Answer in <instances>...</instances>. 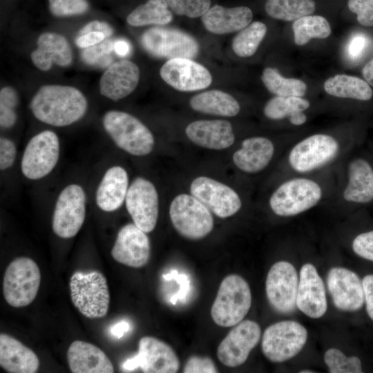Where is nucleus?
<instances>
[{
	"label": "nucleus",
	"instance_id": "f257e3e1",
	"mask_svg": "<svg viewBox=\"0 0 373 373\" xmlns=\"http://www.w3.org/2000/svg\"><path fill=\"white\" fill-rule=\"evenodd\" d=\"M30 108L39 121L57 127L70 125L86 114L88 102L79 89L63 85H44L32 98Z\"/></svg>",
	"mask_w": 373,
	"mask_h": 373
},
{
	"label": "nucleus",
	"instance_id": "f03ea898",
	"mask_svg": "<svg viewBox=\"0 0 373 373\" xmlns=\"http://www.w3.org/2000/svg\"><path fill=\"white\" fill-rule=\"evenodd\" d=\"M102 125L115 145L128 154L145 156L153 150V135L147 126L130 113L108 111L102 117Z\"/></svg>",
	"mask_w": 373,
	"mask_h": 373
},
{
	"label": "nucleus",
	"instance_id": "7ed1b4c3",
	"mask_svg": "<svg viewBox=\"0 0 373 373\" xmlns=\"http://www.w3.org/2000/svg\"><path fill=\"white\" fill-rule=\"evenodd\" d=\"M251 305V294L247 282L239 275H228L219 286L211 316L218 326H235L243 320Z\"/></svg>",
	"mask_w": 373,
	"mask_h": 373
},
{
	"label": "nucleus",
	"instance_id": "20e7f679",
	"mask_svg": "<svg viewBox=\"0 0 373 373\" xmlns=\"http://www.w3.org/2000/svg\"><path fill=\"white\" fill-rule=\"evenodd\" d=\"M70 293L74 306L89 318L104 317L108 311L110 294L104 275L95 270L75 271L70 279Z\"/></svg>",
	"mask_w": 373,
	"mask_h": 373
},
{
	"label": "nucleus",
	"instance_id": "39448f33",
	"mask_svg": "<svg viewBox=\"0 0 373 373\" xmlns=\"http://www.w3.org/2000/svg\"><path fill=\"white\" fill-rule=\"evenodd\" d=\"M41 283L40 269L28 257H19L8 265L3 281V294L13 307L30 305L36 298Z\"/></svg>",
	"mask_w": 373,
	"mask_h": 373
},
{
	"label": "nucleus",
	"instance_id": "423d86ee",
	"mask_svg": "<svg viewBox=\"0 0 373 373\" xmlns=\"http://www.w3.org/2000/svg\"><path fill=\"white\" fill-rule=\"evenodd\" d=\"M169 216L175 229L187 239H202L213 228L211 211L192 195L175 196L169 207Z\"/></svg>",
	"mask_w": 373,
	"mask_h": 373
},
{
	"label": "nucleus",
	"instance_id": "0eeeda50",
	"mask_svg": "<svg viewBox=\"0 0 373 373\" xmlns=\"http://www.w3.org/2000/svg\"><path fill=\"white\" fill-rule=\"evenodd\" d=\"M322 189L315 181L294 178L283 182L272 193L269 206L279 216H293L314 207L321 199Z\"/></svg>",
	"mask_w": 373,
	"mask_h": 373
},
{
	"label": "nucleus",
	"instance_id": "6e6552de",
	"mask_svg": "<svg viewBox=\"0 0 373 373\" xmlns=\"http://www.w3.org/2000/svg\"><path fill=\"white\" fill-rule=\"evenodd\" d=\"M86 195L78 184H70L59 193L52 218V229L59 238L68 239L77 235L86 218Z\"/></svg>",
	"mask_w": 373,
	"mask_h": 373
},
{
	"label": "nucleus",
	"instance_id": "1a4fd4ad",
	"mask_svg": "<svg viewBox=\"0 0 373 373\" xmlns=\"http://www.w3.org/2000/svg\"><path fill=\"white\" fill-rule=\"evenodd\" d=\"M307 331L299 323L284 321L269 326L264 332L262 351L267 359L274 363L289 360L304 347Z\"/></svg>",
	"mask_w": 373,
	"mask_h": 373
},
{
	"label": "nucleus",
	"instance_id": "9d476101",
	"mask_svg": "<svg viewBox=\"0 0 373 373\" xmlns=\"http://www.w3.org/2000/svg\"><path fill=\"white\" fill-rule=\"evenodd\" d=\"M59 153V140L55 133L46 130L36 134L23 151L21 162L22 174L31 180L46 177L56 166Z\"/></svg>",
	"mask_w": 373,
	"mask_h": 373
},
{
	"label": "nucleus",
	"instance_id": "9b49d317",
	"mask_svg": "<svg viewBox=\"0 0 373 373\" xmlns=\"http://www.w3.org/2000/svg\"><path fill=\"white\" fill-rule=\"evenodd\" d=\"M144 49L156 57L193 58L199 51L198 41L191 35L180 30L153 27L141 36Z\"/></svg>",
	"mask_w": 373,
	"mask_h": 373
},
{
	"label": "nucleus",
	"instance_id": "f8f14e48",
	"mask_svg": "<svg viewBox=\"0 0 373 373\" xmlns=\"http://www.w3.org/2000/svg\"><path fill=\"white\" fill-rule=\"evenodd\" d=\"M125 204L133 223L146 233L154 230L158 218L159 198L154 184L137 177L129 186Z\"/></svg>",
	"mask_w": 373,
	"mask_h": 373
},
{
	"label": "nucleus",
	"instance_id": "ddd939ff",
	"mask_svg": "<svg viewBox=\"0 0 373 373\" xmlns=\"http://www.w3.org/2000/svg\"><path fill=\"white\" fill-rule=\"evenodd\" d=\"M298 287L296 269L289 262L278 261L268 271L265 290L270 305L278 312L289 314L296 306Z\"/></svg>",
	"mask_w": 373,
	"mask_h": 373
},
{
	"label": "nucleus",
	"instance_id": "4468645a",
	"mask_svg": "<svg viewBox=\"0 0 373 373\" xmlns=\"http://www.w3.org/2000/svg\"><path fill=\"white\" fill-rule=\"evenodd\" d=\"M191 194L204 204L216 216L226 218L240 209L238 194L230 186L207 176L195 178L190 186Z\"/></svg>",
	"mask_w": 373,
	"mask_h": 373
},
{
	"label": "nucleus",
	"instance_id": "2eb2a0df",
	"mask_svg": "<svg viewBox=\"0 0 373 373\" xmlns=\"http://www.w3.org/2000/svg\"><path fill=\"white\" fill-rule=\"evenodd\" d=\"M260 334V327L255 321H240L219 344L218 358L227 367H235L242 365L258 343Z\"/></svg>",
	"mask_w": 373,
	"mask_h": 373
},
{
	"label": "nucleus",
	"instance_id": "dca6fc26",
	"mask_svg": "<svg viewBox=\"0 0 373 373\" xmlns=\"http://www.w3.org/2000/svg\"><path fill=\"white\" fill-rule=\"evenodd\" d=\"M338 144L332 136L316 134L296 144L289 155L290 166L296 171L306 173L331 161L338 153Z\"/></svg>",
	"mask_w": 373,
	"mask_h": 373
},
{
	"label": "nucleus",
	"instance_id": "f3484780",
	"mask_svg": "<svg viewBox=\"0 0 373 373\" xmlns=\"http://www.w3.org/2000/svg\"><path fill=\"white\" fill-rule=\"evenodd\" d=\"M160 75L167 84L182 92L202 90L212 82L209 70L189 58L169 59L162 66Z\"/></svg>",
	"mask_w": 373,
	"mask_h": 373
},
{
	"label": "nucleus",
	"instance_id": "a211bd4d",
	"mask_svg": "<svg viewBox=\"0 0 373 373\" xmlns=\"http://www.w3.org/2000/svg\"><path fill=\"white\" fill-rule=\"evenodd\" d=\"M146 233L134 223L124 225L119 230L112 247L113 258L131 267L145 266L151 255V244Z\"/></svg>",
	"mask_w": 373,
	"mask_h": 373
},
{
	"label": "nucleus",
	"instance_id": "6ab92c4d",
	"mask_svg": "<svg viewBox=\"0 0 373 373\" xmlns=\"http://www.w3.org/2000/svg\"><path fill=\"white\" fill-rule=\"evenodd\" d=\"M327 284L333 303L342 311L360 309L365 301L363 282L354 271L341 267L332 268Z\"/></svg>",
	"mask_w": 373,
	"mask_h": 373
},
{
	"label": "nucleus",
	"instance_id": "aec40b11",
	"mask_svg": "<svg viewBox=\"0 0 373 373\" xmlns=\"http://www.w3.org/2000/svg\"><path fill=\"white\" fill-rule=\"evenodd\" d=\"M137 368L145 373H175L180 367V361L173 348L153 336L140 338L138 352L133 356Z\"/></svg>",
	"mask_w": 373,
	"mask_h": 373
},
{
	"label": "nucleus",
	"instance_id": "412c9836",
	"mask_svg": "<svg viewBox=\"0 0 373 373\" xmlns=\"http://www.w3.org/2000/svg\"><path fill=\"white\" fill-rule=\"evenodd\" d=\"M296 306L312 318L322 317L327 311L323 281L315 267L310 263L303 265L300 269Z\"/></svg>",
	"mask_w": 373,
	"mask_h": 373
},
{
	"label": "nucleus",
	"instance_id": "4be33fe9",
	"mask_svg": "<svg viewBox=\"0 0 373 373\" xmlns=\"http://www.w3.org/2000/svg\"><path fill=\"white\" fill-rule=\"evenodd\" d=\"M140 76L138 66L130 60L113 63L100 78V93L114 101L125 98L136 88Z\"/></svg>",
	"mask_w": 373,
	"mask_h": 373
},
{
	"label": "nucleus",
	"instance_id": "5701e85b",
	"mask_svg": "<svg viewBox=\"0 0 373 373\" xmlns=\"http://www.w3.org/2000/svg\"><path fill=\"white\" fill-rule=\"evenodd\" d=\"M188 138L195 144L208 149L223 150L235 141L231 124L227 120H196L185 129Z\"/></svg>",
	"mask_w": 373,
	"mask_h": 373
},
{
	"label": "nucleus",
	"instance_id": "b1692460",
	"mask_svg": "<svg viewBox=\"0 0 373 373\" xmlns=\"http://www.w3.org/2000/svg\"><path fill=\"white\" fill-rule=\"evenodd\" d=\"M37 48L30 55L33 64L42 71L49 70L53 64L66 67L73 59V50L67 39L58 33L44 32L37 41Z\"/></svg>",
	"mask_w": 373,
	"mask_h": 373
},
{
	"label": "nucleus",
	"instance_id": "393cba45",
	"mask_svg": "<svg viewBox=\"0 0 373 373\" xmlns=\"http://www.w3.org/2000/svg\"><path fill=\"white\" fill-rule=\"evenodd\" d=\"M128 175L124 168L114 165L103 175L95 192V203L103 211L113 212L125 202L128 190Z\"/></svg>",
	"mask_w": 373,
	"mask_h": 373
},
{
	"label": "nucleus",
	"instance_id": "a878e982",
	"mask_svg": "<svg viewBox=\"0 0 373 373\" xmlns=\"http://www.w3.org/2000/svg\"><path fill=\"white\" fill-rule=\"evenodd\" d=\"M69 368L73 373H113L114 367L106 354L96 345L75 341L67 351Z\"/></svg>",
	"mask_w": 373,
	"mask_h": 373
},
{
	"label": "nucleus",
	"instance_id": "bb28decb",
	"mask_svg": "<svg viewBox=\"0 0 373 373\" xmlns=\"http://www.w3.org/2000/svg\"><path fill=\"white\" fill-rule=\"evenodd\" d=\"M252 18V11L248 7L225 8L215 5L202 16L201 20L209 32L224 35L241 30L251 23Z\"/></svg>",
	"mask_w": 373,
	"mask_h": 373
},
{
	"label": "nucleus",
	"instance_id": "cd10ccee",
	"mask_svg": "<svg viewBox=\"0 0 373 373\" xmlns=\"http://www.w3.org/2000/svg\"><path fill=\"white\" fill-rule=\"evenodd\" d=\"M0 365L10 373H35L39 367L37 354L15 338L0 334Z\"/></svg>",
	"mask_w": 373,
	"mask_h": 373
},
{
	"label": "nucleus",
	"instance_id": "c85d7f7f",
	"mask_svg": "<svg viewBox=\"0 0 373 373\" xmlns=\"http://www.w3.org/2000/svg\"><path fill=\"white\" fill-rule=\"evenodd\" d=\"M274 153L271 140L264 137H252L244 140L241 147L233 155V162L240 171L256 173L263 170Z\"/></svg>",
	"mask_w": 373,
	"mask_h": 373
},
{
	"label": "nucleus",
	"instance_id": "c756f323",
	"mask_svg": "<svg viewBox=\"0 0 373 373\" xmlns=\"http://www.w3.org/2000/svg\"><path fill=\"white\" fill-rule=\"evenodd\" d=\"M343 198L356 203H367L373 199V169L366 160L358 158L350 163Z\"/></svg>",
	"mask_w": 373,
	"mask_h": 373
},
{
	"label": "nucleus",
	"instance_id": "7c9ffc66",
	"mask_svg": "<svg viewBox=\"0 0 373 373\" xmlns=\"http://www.w3.org/2000/svg\"><path fill=\"white\" fill-rule=\"evenodd\" d=\"M189 105L195 111L222 117L236 116L240 109L232 95L220 90L198 93L190 99Z\"/></svg>",
	"mask_w": 373,
	"mask_h": 373
},
{
	"label": "nucleus",
	"instance_id": "2f4dec72",
	"mask_svg": "<svg viewBox=\"0 0 373 373\" xmlns=\"http://www.w3.org/2000/svg\"><path fill=\"white\" fill-rule=\"evenodd\" d=\"M324 90L332 96L362 101L370 100L373 95L367 82L347 75H336L327 79L324 83Z\"/></svg>",
	"mask_w": 373,
	"mask_h": 373
},
{
	"label": "nucleus",
	"instance_id": "473e14b6",
	"mask_svg": "<svg viewBox=\"0 0 373 373\" xmlns=\"http://www.w3.org/2000/svg\"><path fill=\"white\" fill-rule=\"evenodd\" d=\"M168 6L166 0H148L128 14L126 22L134 27L168 24L173 19Z\"/></svg>",
	"mask_w": 373,
	"mask_h": 373
},
{
	"label": "nucleus",
	"instance_id": "72a5a7b5",
	"mask_svg": "<svg viewBox=\"0 0 373 373\" xmlns=\"http://www.w3.org/2000/svg\"><path fill=\"white\" fill-rule=\"evenodd\" d=\"M313 0H267L265 11L274 19L294 21L310 15L315 10Z\"/></svg>",
	"mask_w": 373,
	"mask_h": 373
},
{
	"label": "nucleus",
	"instance_id": "f704fd0d",
	"mask_svg": "<svg viewBox=\"0 0 373 373\" xmlns=\"http://www.w3.org/2000/svg\"><path fill=\"white\" fill-rule=\"evenodd\" d=\"M292 28L294 42L298 46H303L313 38H327L331 34L329 22L318 15H307L296 19Z\"/></svg>",
	"mask_w": 373,
	"mask_h": 373
},
{
	"label": "nucleus",
	"instance_id": "c9c22d12",
	"mask_svg": "<svg viewBox=\"0 0 373 373\" xmlns=\"http://www.w3.org/2000/svg\"><path fill=\"white\" fill-rule=\"evenodd\" d=\"M261 79L271 93L281 97H303L307 91V85L298 79L285 78L277 70L266 68L262 71Z\"/></svg>",
	"mask_w": 373,
	"mask_h": 373
},
{
	"label": "nucleus",
	"instance_id": "e433bc0d",
	"mask_svg": "<svg viewBox=\"0 0 373 373\" xmlns=\"http://www.w3.org/2000/svg\"><path fill=\"white\" fill-rule=\"evenodd\" d=\"M267 26L260 21H254L242 29L232 41L234 53L242 58L252 56L265 37Z\"/></svg>",
	"mask_w": 373,
	"mask_h": 373
},
{
	"label": "nucleus",
	"instance_id": "4c0bfd02",
	"mask_svg": "<svg viewBox=\"0 0 373 373\" xmlns=\"http://www.w3.org/2000/svg\"><path fill=\"white\" fill-rule=\"evenodd\" d=\"M309 106V102L301 97L276 96L267 102L263 112L269 119H282L303 112Z\"/></svg>",
	"mask_w": 373,
	"mask_h": 373
},
{
	"label": "nucleus",
	"instance_id": "58836bf2",
	"mask_svg": "<svg viewBox=\"0 0 373 373\" xmlns=\"http://www.w3.org/2000/svg\"><path fill=\"white\" fill-rule=\"evenodd\" d=\"M324 361L330 373H362L360 359L354 356L347 357L336 348L329 349L324 355Z\"/></svg>",
	"mask_w": 373,
	"mask_h": 373
},
{
	"label": "nucleus",
	"instance_id": "ea45409f",
	"mask_svg": "<svg viewBox=\"0 0 373 373\" xmlns=\"http://www.w3.org/2000/svg\"><path fill=\"white\" fill-rule=\"evenodd\" d=\"M114 41L105 39L95 46L84 48L81 53L82 61L91 66H109L113 61L111 54L114 51Z\"/></svg>",
	"mask_w": 373,
	"mask_h": 373
},
{
	"label": "nucleus",
	"instance_id": "a19ab883",
	"mask_svg": "<svg viewBox=\"0 0 373 373\" xmlns=\"http://www.w3.org/2000/svg\"><path fill=\"white\" fill-rule=\"evenodd\" d=\"M169 8L178 15L189 18L202 17L211 6V0H166Z\"/></svg>",
	"mask_w": 373,
	"mask_h": 373
},
{
	"label": "nucleus",
	"instance_id": "79ce46f5",
	"mask_svg": "<svg viewBox=\"0 0 373 373\" xmlns=\"http://www.w3.org/2000/svg\"><path fill=\"white\" fill-rule=\"evenodd\" d=\"M50 13L57 17L81 15L89 9L87 0H48Z\"/></svg>",
	"mask_w": 373,
	"mask_h": 373
},
{
	"label": "nucleus",
	"instance_id": "37998d69",
	"mask_svg": "<svg viewBox=\"0 0 373 373\" xmlns=\"http://www.w3.org/2000/svg\"><path fill=\"white\" fill-rule=\"evenodd\" d=\"M347 5L350 11L356 14L360 24L373 26V0H349Z\"/></svg>",
	"mask_w": 373,
	"mask_h": 373
},
{
	"label": "nucleus",
	"instance_id": "c03bdc74",
	"mask_svg": "<svg viewBox=\"0 0 373 373\" xmlns=\"http://www.w3.org/2000/svg\"><path fill=\"white\" fill-rule=\"evenodd\" d=\"M184 373H215L218 372L214 362L207 356H192L186 362Z\"/></svg>",
	"mask_w": 373,
	"mask_h": 373
},
{
	"label": "nucleus",
	"instance_id": "a18cd8bd",
	"mask_svg": "<svg viewBox=\"0 0 373 373\" xmlns=\"http://www.w3.org/2000/svg\"><path fill=\"white\" fill-rule=\"evenodd\" d=\"M352 249L358 256L373 261V231L358 235L352 242Z\"/></svg>",
	"mask_w": 373,
	"mask_h": 373
},
{
	"label": "nucleus",
	"instance_id": "49530a36",
	"mask_svg": "<svg viewBox=\"0 0 373 373\" xmlns=\"http://www.w3.org/2000/svg\"><path fill=\"white\" fill-rule=\"evenodd\" d=\"M17 148L10 139L1 137L0 139V169L5 171L10 168L16 158Z\"/></svg>",
	"mask_w": 373,
	"mask_h": 373
},
{
	"label": "nucleus",
	"instance_id": "de8ad7c7",
	"mask_svg": "<svg viewBox=\"0 0 373 373\" xmlns=\"http://www.w3.org/2000/svg\"><path fill=\"white\" fill-rule=\"evenodd\" d=\"M369 44L368 38L362 33L352 36L347 45V54L354 60L359 59L365 51Z\"/></svg>",
	"mask_w": 373,
	"mask_h": 373
},
{
	"label": "nucleus",
	"instance_id": "09e8293b",
	"mask_svg": "<svg viewBox=\"0 0 373 373\" xmlns=\"http://www.w3.org/2000/svg\"><path fill=\"white\" fill-rule=\"evenodd\" d=\"M163 278L167 280L175 279L180 285V289L170 299V302L175 305L178 300L184 299L189 293L190 282L188 277L184 274H178L177 271L173 270L170 273L164 274Z\"/></svg>",
	"mask_w": 373,
	"mask_h": 373
},
{
	"label": "nucleus",
	"instance_id": "8fccbe9b",
	"mask_svg": "<svg viewBox=\"0 0 373 373\" xmlns=\"http://www.w3.org/2000/svg\"><path fill=\"white\" fill-rule=\"evenodd\" d=\"M106 38L102 32H90L79 35L75 39V44L79 48H86L102 42Z\"/></svg>",
	"mask_w": 373,
	"mask_h": 373
},
{
	"label": "nucleus",
	"instance_id": "3c124183",
	"mask_svg": "<svg viewBox=\"0 0 373 373\" xmlns=\"http://www.w3.org/2000/svg\"><path fill=\"white\" fill-rule=\"evenodd\" d=\"M90 32H100L104 34L106 38L113 35V28L106 22L98 20H93L82 28L79 30V35H84Z\"/></svg>",
	"mask_w": 373,
	"mask_h": 373
},
{
	"label": "nucleus",
	"instance_id": "603ef678",
	"mask_svg": "<svg viewBox=\"0 0 373 373\" xmlns=\"http://www.w3.org/2000/svg\"><path fill=\"white\" fill-rule=\"evenodd\" d=\"M366 310L373 321V274L365 276L363 280Z\"/></svg>",
	"mask_w": 373,
	"mask_h": 373
},
{
	"label": "nucleus",
	"instance_id": "864d4df0",
	"mask_svg": "<svg viewBox=\"0 0 373 373\" xmlns=\"http://www.w3.org/2000/svg\"><path fill=\"white\" fill-rule=\"evenodd\" d=\"M19 99L17 92L10 86H5L0 91V105L16 108Z\"/></svg>",
	"mask_w": 373,
	"mask_h": 373
},
{
	"label": "nucleus",
	"instance_id": "5fc2aeb1",
	"mask_svg": "<svg viewBox=\"0 0 373 373\" xmlns=\"http://www.w3.org/2000/svg\"><path fill=\"white\" fill-rule=\"evenodd\" d=\"M17 121L15 108L0 105V125L3 128H10Z\"/></svg>",
	"mask_w": 373,
	"mask_h": 373
},
{
	"label": "nucleus",
	"instance_id": "6e6d98bb",
	"mask_svg": "<svg viewBox=\"0 0 373 373\" xmlns=\"http://www.w3.org/2000/svg\"><path fill=\"white\" fill-rule=\"evenodd\" d=\"M114 52L119 56L125 57L131 52L129 42L124 39H118L114 41Z\"/></svg>",
	"mask_w": 373,
	"mask_h": 373
},
{
	"label": "nucleus",
	"instance_id": "4d7b16f0",
	"mask_svg": "<svg viewBox=\"0 0 373 373\" xmlns=\"http://www.w3.org/2000/svg\"><path fill=\"white\" fill-rule=\"evenodd\" d=\"M130 329V325L126 321H122L116 323L111 328V333L113 336L121 338Z\"/></svg>",
	"mask_w": 373,
	"mask_h": 373
},
{
	"label": "nucleus",
	"instance_id": "13d9d810",
	"mask_svg": "<svg viewBox=\"0 0 373 373\" xmlns=\"http://www.w3.org/2000/svg\"><path fill=\"white\" fill-rule=\"evenodd\" d=\"M362 73L367 82L373 86V59L364 66Z\"/></svg>",
	"mask_w": 373,
	"mask_h": 373
},
{
	"label": "nucleus",
	"instance_id": "bf43d9fd",
	"mask_svg": "<svg viewBox=\"0 0 373 373\" xmlns=\"http://www.w3.org/2000/svg\"><path fill=\"white\" fill-rule=\"evenodd\" d=\"M289 122L296 126L302 125L307 121V116L303 112L299 113L289 118Z\"/></svg>",
	"mask_w": 373,
	"mask_h": 373
},
{
	"label": "nucleus",
	"instance_id": "052dcab7",
	"mask_svg": "<svg viewBox=\"0 0 373 373\" xmlns=\"http://www.w3.org/2000/svg\"><path fill=\"white\" fill-rule=\"evenodd\" d=\"M315 372L314 371H310V370H302L300 372V373H314Z\"/></svg>",
	"mask_w": 373,
	"mask_h": 373
}]
</instances>
